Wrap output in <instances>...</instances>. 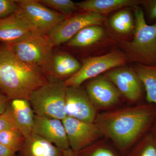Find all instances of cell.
Masks as SVG:
<instances>
[{
    "instance_id": "cell-11",
    "label": "cell",
    "mask_w": 156,
    "mask_h": 156,
    "mask_svg": "<svg viewBox=\"0 0 156 156\" xmlns=\"http://www.w3.org/2000/svg\"><path fill=\"white\" fill-rule=\"evenodd\" d=\"M37 31H39L25 19L19 11L0 18L1 44L10 45L18 43Z\"/></svg>"
},
{
    "instance_id": "cell-12",
    "label": "cell",
    "mask_w": 156,
    "mask_h": 156,
    "mask_svg": "<svg viewBox=\"0 0 156 156\" xmlns=\"http://www.w3.org/2000/svg\"><path fill=\"white\" fill-rule=\"evenodd\" d=\"M86 92L95 107L107 108L114 106L119 101V90L107 78L99 76L87 83Z\"/></svg>"
},
{
    "instance_id": "cell-21",
    "label": "cell",
    "mask_w": 156,
    "mask_h": 156,
    "mask_svg": "<svg viewBox=\"0 0 156 156\" xmlns=\"http://www.w3.org/2000/svg\"><path fill=\"white\" fill-rule=\"evenodd\" d=\"M134 20L131 11L128 9L120 10L113 15L110 21L112 28L117 32L128 34L134 28Z\"/></svg>"
},
{
    "instance_id": "cell-23",
    "label": "cell",
    "mask_w": 156,
    "mask_h": 156,
    "mask_svg": "<svg viewBox=\"0 0 156 156\" xmlns=\"http://www.w3.org/2000/svg\"><path fill=\"white\" fill-rule=\"evenodd\" d=\"M126 156H156V135L149 134L144 136L134 149Z\"/></svg>"
},
{
    "instance_id": "cell-31",
    "label": "cell",
    "mask_w": 156,
    "mask_h": 156,
    "mask_svg": "<svg viewBox=\"0 0 156 156\" xmlns=\"http://www.w3.org/2000/svg\"><path fill=\"white\" fill-rule=\"evenodd\" d=\"M62 156H75L74 152L70 148L63 151Z\"/></svg>"
},
{
    "instance_id": "cell-5",
    "label": "cell",
    "mask_w": 156,
    "mask_h": 156,
    "mask_svg": "<svg viewBox=\"0 0 156 156\" xmlns=\"http://www.w3.org/2000/svg\"><path fill=\"white\" fill-rule=\"evenodd\" d=\"M134 38L126 43L127 49L138 60L145 64L156 62V23L148 25L142 9L134 11Z\"/></svg>"
},
{
    "instance_id": "cell-19",
    "label": "cell",
    "mask_w": 156,
    "mask_h": 156,
    "mask_svg": "<svg viewBox=\"0 0 156 156\" xmlns=\"http://www.w3.org/2000/svg\"><path fill=\"white\" fill-rule=\"evenodd\" d=\"M135 71L145 87L147 100L156 107V66L138 64Z\"/></svg>"
},
{
    "instance_id": "cell-22",
    "label": "cell",
    "mask_w": 156,
    "mask_h": 156,
    "mask_svg": "<svg viewBox=\"0 0 156 156\" xmlns=\"http://www.w3.org/2000/svg\"><path fill=\"white\" fill-rule=\"evenodd\" d=\"M25 138L18 129H10L0 132V144L16 154L22 148Z\"/></svg>"
},
{
    "instance_id": "cell-4",
    "label": "cell",
    "mask_w": 156,
    "mask_h": 156,
    "mask_svg": "<svg viewBox=\"0 0 156 156\" xmlns=\"http://www.w3.org/2000/svg\"><path fill=\"white\" fill-rule=\"evenodd\" d=\"M9 45L19 59L41 69L50 76L54 46L48 35L35 32L25 40Z\"/></svg>"
},
{
    "instance_id": "cell-25",
    "label": "cell",
    "mask_w": 156,
    "mask_h": 156,
    "mask_svg": "<svg viewBox=\"0 0 156 156\" xmlns=\"http://www.w3.org/2000/svg\"><path fill=\"white\" fill-rule=\"evenodd\" d=\"M41 4L59 11L64 14H70L79 9L76 3L70 0H39Z\"/></svg>"
},
{
    "instance_id": "cell-29",
    "label": "cell",
    "mask_w": 156,
    "mask_h": 156,
    "mask_svg": "<svg viewBox=\"0 0 156 156\" xmlns=\"http://www.w3.org/2000/svg\"><path fill=\"white\" fill-rule=\"evenodd\" d=\"M9 101L5 95L0 92V115L5 111L10 103Z\"/></svg>"
},
{
    "instance_id": "cell-15",
    "label": "cell",
    "mask_w": 156,
    "mask_h": 156,
    "mask_svg": "<svg viewBox=\"0 0 156 156\" xmlns=\"http://www.w3.org/2000/svg\"><path fill=\"white\" fill-rule=\"evenodd\" d=\"M63 151L33 132L26 137L18 156H62Z\"/></svg>"
},
{
    "instance_id": "cell-2",
    "label": "cell",
    "mask_w": 156,
    "mask_h": 156,
    "mask_svg": "<svg viewBox=\"0 0 156 156\" xmlns=\"http://www.w3.org/2000/svg\"><path fill=\"white\" fill-rule=\"evenodd\" d=\"M48 80L43 70L20 60L9 45L0 44V91L9 100H29L32 93Z\"/></svg>"
},
{
    "instance_id": "cell-32",
    "label": "cell",
    "mask_w": 156,
    "mask_h": 156,
    "mask_svg": "<svg viewBox=\"0 0 156 156\" xmlns=\"http://www.w3.org/2000/svg\"></svg>"
},
{
    "instance_id": "cell-20",
    "label": "cell",
    "mask_w": 156,
    "mask_h": 156,
    "mask_svg": "<svg viewBox=\"0 0 156 156\" xmlns=\"http://www.w3.org/2000/svg\"><path fill=\"white\" fill-rule=\"evenodd\" d=\"M104 35L100 25H91L81 30L67 42L72 48H85L99 41Z\"/></svg>"
},
{
    "instance_id": "cell-8",
    "label": "cell",
    "mask_w": 156,
    "mask_h": 156,
    "mask_svg": "<svg viewBox=\"0 0 156 156\" xmlns=\"http://www.w3.org/2000/svg\"><path fill=\"white\" fill-rule=\"evenodd\" d=\"M105 20L103 15L91 11L77 14L62 21L48 34L53 46L68 42L79 31L91 25H101Z\"/></svg>"
},
{
    "instance_id": "cell-17",
    "label": "cell",
    "mask_w": 156,
    "mask_h": 156,
    "mask_svg": "<svg viewBox=\"0 0 156 156\" xmlns=\"http://www.w3.org/2000/svg\"><path fill=\"white\" fill-rule=\"evenodd\" d=\"M82 64L76 58L63 52L53 54L51 63L50 79L61 80L70 77L81 68Z\"/></svg>"
},
{
    "instance_id": "cell-24",
    "label": "cell",
    "mask_w": 156,
    "mask_h": 156,
    "mask_svg": "<svg viewBox=\"0 0 156 156\" xmlns=\"http://www.w3.org/2000/svg\"><path fill=\"white\" fill-rule=\"evenodd\" d=\"M75 156H119L114 150L108 146L101 142L93 144L77 152Z\"/></svg>"
},
{
    "instance_id": "cell-6",
    "label": "cell",
    "mask_w": 156,
    "mask_h": 156,
    "mask_svg": "<svg viewBox=\"0 0 156 156\" xmlns=\"http://www.w3.org/2000/svg\"><path fill=\"white\" fill-rule=\"evenodd\" d=\"M126 61L125 55L118 51L85 58L80 69L65 80V83L67 87H80L87 80L96 77L113 68L122 66Z\"/></svg>"
},
{
    "instance_id": "cell-30",
    "label": "cell",
    "mask_w": 156,
    "mask_h": 156,
    "mask_svg": "<svg viewBox=\"0 0 156 156\" xmlns=\"http://www.w3.org/2000/svg\"><path fill=\"white\" fill-rule=\"evenodd\" d=\"M0 156H17L16 153L0 144Z\"/></svg>"
},
{
    "instance_id": "cell-7",
    "label": "cell",
    "mask_w": 156,
    "mask_h": 156,
    "mask_svg": "<svg viewBox=\"0 0 156 156\" xmlns=\"http://www.w3.org/2000/svg\"><path fill=\"white\" fill-rule=\"evenodd\" d=\"M22 16L37 30L48 34L66 19L63 14L47 8L37 0H16Z\"/></svg>"
},
{
    "instance_id": "cell-14",
    "label": "cell",
    "mask_w": 156,
    "mask_h": 156,
    "mask_svg": "<svg viewBox=\"0 0 156 156\" xmlns=\"http://www.w3.org/2000/svg\"><path fill=\"white\" fill-rule=\"evenodd\" d=\"M106 77L128 100L136 101L140 98L142 83L136 72L128 68L116 69L108 72Z\"/></svg>"
},
{
    "instance_id": "cell-27",
    "label": "cell",
    "mask_w": 156,
    "mask_h": 156,
    "mask_svg": "<svg viewBox=\"0 0 156 156\" xmlns=\"http://www.w3.org/2000/svg\"><path fill=\"white\" fill-rule=\"evenodd\" d=\"M19 11L16 0H0V18L7 17Z\"/></svg>"
},
{
    "instance_id": "cell-3",
    "label": "cell",
    "mask_w": 156,
    "mask_h": 156,
    "mask_svg": "<svg viewBox=\"0 0 156 156\" xmlns=\"http://www.w3.org/2000/svg\"><path fill=\"white\" fill-rule=\"evenodd\" d=\"M65 81L49 79L31 94L29 101L35 115L62 121L66 117Z\"/></svg>"
},
{
    "instance_id": "cell-13",
    "label": "cell",
    "mask_w": 156,
    "mask_h": 156,
    "mask_svg": "<svg viewBox=\"0 0 156 156\" xmlns=\"http://www.w3.org/2000/svg\"><path fill=\"white\" fill-rule=\"evenodd\" d=\"M33 132L62 150L70 148L66 131L61 120L35 115Z\"/></svg>"
},
{
    "instance_id": "cell-28",
    "label": "cell",
    "mask_w": 156,
    "mask_h": 156,
    "mask_svg": "<svg viewBox=\"0 0 156 156\" xmlns=\"http://www.w3.org/2000/svg\"><path fill=\"white\" fill-rule=\"evenodd\" d=\"M141 3L147 9L151 19H156V0L141 1Z\"/></svg>"
},
{
    "instance_id": "cell-10",
    "label": "cell",
    "mask_w": 156,
    "mask_h": 156,
    "mask_svg": "<svg viewBox=\"0 0 156 156\" xmlns=\"http://www.w3.org/2000/svg\"><path fill=\"white\" fill-rule=\"evenodd\" d=\"M65 108L66 116L84 122H94L97 116L95 106L80 87H67Z\"/></svg>"
},
{
    "instance_id": "cell-9",
    "label": "cell",
    "mask_w": 156,
    "mask_h": 156,
    "mask_svg": "<svg viewBox=\"0 0 156 156\" xmlns=\"http://www.w3.org/2000/svg\"><path fill=\"white\" fill-rule=\"evenodd\" d=\"M62 122L70 148L74 152L88 147L102 136L94 122H88L67 116Z\"/></svg>"
},
{
    "instance_id": "cell-18",
    "label": "cell",
    "mask_w": 156,
    "mask_h": 156,
    "mask_svg": "<svg viewBox=\"0 0 156 156\" xmlns=\"http://www.w3.org/2000/svg\"><path fill=\"white\" fill-rule=\"evenodd\" d=\"M141 3L136 0H87L76 3L79 9L103 15L117 9L136 6Z\"/></svg>"
},
{
    "instance_id": "cell-16",
    "label": "cell",
    "mask_w": 156,
    "mask_h": 156,
    "mask_svg": "<svg viewBox=\"0 0 156 156\" xmlns=\"http://www.w3.org/2000/svg\"><path fill=\"white\" fill-rule=\"evenodd\" d=\"M17 128L25 138L33 133L35 114L28 100L15 99L10 102Z\"/></svg>"
},
{
    "instance_id": "cell-1",
    "label": "cell",
    "mask_w": 156,
    "mask_h": 156,
    "mask_svg": "<svg viewBox=\"0 0 156 156\" xmlns=\"http://www.w3.org/2000/svg\"><path fill=\"white\" fill-rule=\"evenodd\" d=\"M156 119V107L143 105L101 113L97 115L94 123L102 135L111 140L124 154Z\"/></svg>"
},
{
    "instance_id": "cell-26",
    "label": "cell",
    "mask_w": 156,
    "mask_h": 156,
    "mask_svg": "<svg viewBox=\"0 0 156 156\" xmlns=\"http://www.w3.org/2000/svg\"><path fill=\"white\" fill-rule=\"evenodd\" d=\"M10 129H18L13 113L10 103L5 111L0 115V132Z\"/></svg>"
}]
</instances>
